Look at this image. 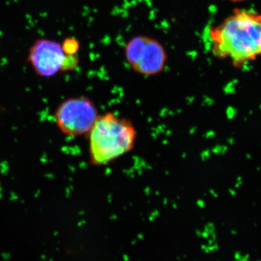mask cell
<instances>
[{
	"label": "cell",
	"mask_w": 261,
	"mask_h": 261,
	"mask_svg": "<svg viewBox=\"0 0 261 261\" xmlns=\"http://www.w3.org/2000/svg\"><path fill=\"white\" fill-rule=\"evenodd\" d=\"M207 36L216 58L240 68L261 57V14L235 9L221 23L210 25Z\"/></svg>",
	"instance_id": "1"
},
{
	"label": "cell",
	"mask_w": 261,
	"mask_h": 261,
	"mask_svg": "<svg viewBox=\"0 0 261 261\" xmlns=\"http://www.w3.org/2000/svg\"><path fill=\"white\" fill-rule=\"evenodd\" d=\"M88 135L90 159L95 166H106L125 155L137 140L133 123L113 113L99 116Z\"/></svg>",
	"instance_id": "2"
},
{
	"label": "cell",
	"mask_w": 261,
	"mask_h": 261,
	"mask_svg": "<svg viewBox=\"0 0 261 261\" xmlns=\"http://www.w3.org/2000/svg\"><path fill=\"white\" fill-rule=\"evenodd\" d=\"M124 55L130 68L145 76L161 73L168 61L164 46L154 38L145 35L132 37L125 46Z\"/></svg>",
	"instance_id": "3"
},
{
	"label": "cell",
	"mask_w": 261,
	"mask_h": 261,
	"mask_svg": "<svg viewBox=\"0 0 261 261\" xmlns=\"http://www.w3.org/2000/svg\"><path fill=\"white\" fill-rule=\"evenodd\" d=\"M97 108L88 97L70 98L57 109V124L65 135L78 137L89 134L99 117Z\"/></svg>",
	"instance_id": "4"
},
{
	"label": "cell",
	"mask_w": 261,
	"mask_h": 261,
	"mask_svg": "<svg viewBox=\"0 0 261 261\" xmlns=\"http://www.w3.org/2000/svg\"><path fill=\"white\" fill-rule=\"evenodd\" d=\"M65 54L61 44L50 39L36 41L29 50V61L37 75L51 77L61 70Z\"/></svg>",
	"instance_id": "5"
},
{
	"label": "cell",
	"mask_w": 261,
	"mask_h": 261,
	"mask_svg": "<svg viewBox=\"0 0 261 261\" xmlns=\"http://www.w3.org/2000/svg\"><path fill=\"white\" fill-rule=\"evenodd\" d=\"M61 46L65 55H76L80 48V42L73 37L65 39Z\"/></svg>",
	"instance_id": "6"
},
{
	"label": "cell",
	"mask_w": 261,
	"mask_h": 261,
	"mask_svg": "<svg viewBox=\"0 0 261 261\" xmlns=\"http://www.w3.org/2000/svg\"><path fill=\"white\" fill-rule=\"evenodd\" d=\"M80 62V58L76 55H65L62 64L61 71H70L74 70Z\"/></svg>",
	"instance_id": "7"
},
{
	"label": "cell",
	"mask_w": 261,
	"mask_h": 261,
	"mask_svg": "<svg viewBox=\"0 0 261 261\" xmlns=\"http://www.w3.org/2000/svg\"><path fill=\"white\" fill-rule=\"evenodd\" d=\"M242 257H243V255H242L241 252L239 251L235 252L234 258L237 260H241Z\"/></svg>",
	"instance_id": "8"
},
{
	"label": "cell",
	"mask_w": 261,
	"mask_h": 261,
	"mask_svg": "<svg viewBox=\"0 0 261 261\" xmlns=\"http://www.w3.org/2000/svg\"><path fill=\"white\" fill-rule=\"evenodd\" d=\"M250 254H245V255H243V257H242L241 260L240 261H248L250 260Z\"/></svg>",
	"instance_id": "9"
},
{
	"label": "cell",
	"mask_w": 261,
	"mask_h": 261,
	"mask_svg": "<svg viewBox=\"0 0 261 261\" xmlns=\"http://www.w3.org/2000/svg\"><path fill=\"white\" fill-rule=\"evenodd\" d=\"M225 1L232 2V3H243V2L246 1V0H225Z\"/></svg>",
	"instance_id": "10"
},
{
	"label": "cell",
	"mask_w": 261,
	"mask_h": 261,
	"mask_svg": "<svg viewBox=\"0 0 261 261\" xmlns=\"http://www.w3.org/2000/svg\"><path fill=\"white\" fill-rule=\"evenodd\" d=\"M245 157H246V159L248 160L252 159V154L250 153H247L246 154H245Z\"/></svg>",
	"instance_id": "11"
},
{
	"label": "cell",
	"mask_w": 261,
	"mask_h": 261,
	"mask_svg": "<svg viewBox=\"0 0 261 261\" xmlns=\"http://www.w3.org/2000/svg\"><path fill=\"white\" fill-rule=\"evenodd\" d=\"M243 181H238V184L236 185L237 188H238V187H240L242 185H243Z\"/></svg>",
	"instance_id": "12"
},
{
	"label": "cell",
	"mask_w": 261,
	"mask_h": 261,
	"mask_svg": "<svg viewBox=\"0 0 261 261\" xmlns=\"http://www.w3.org/2000/svg\"><path fill=\"white\" fill-rule=\"evenodd\" d=\"M255 170H256V171H257V172H260V171H261L260 166H257L256 168H255Z\"/></svg>",
	"instance_id": "13"
},
{
	"label": "cell",
	"mask_w": 261,
	"mask_h": 261,
	"mask_svg": "<svg viewBox=\"0 0 261 261\" xmlns=\"http://www.w3.org/2000/svg\"><path fill=\"white\" fill-rule=\"evenodd\" d=\"M231 195H236V192L234 190H231Z\"/></svg>",
	"instance_id": "14"
},
{
	"label": "cell",
	"mask_w": 261,
	"mask_h": 261,
	"mask_svg": "<svg viewBox=\"0 0 261 261\" xmlns=\"http://www.w3.org/2000/svg\"><path fill=\"white\" fill-rule=\"evenodd\" d=\"M252 205H253V206H256V203H255V202H253V204H252Z\"/></svg>",
	"instance_id": "15"
},
{
	"label": "cell",
	"mask_w": 261,
	"mask_h": 261,
	"mask_svg": "<svg viewBox=\"0 0 261 261\" xmlns=\"http://www.w3.org/2000/svg\"><path fill=\"white\" fill-rule=\"evenodd\" d=\"M254 226H255V227H257V224H254Z\"/></svg>",
	"instance_id": "16"
},
{
	"label": "cell",
	"mask_w": 261,
	"mask_h": 261,
	"mask_svg": "<svg viewBox=\"0 0 261 261\" xmlns=\"http://www.w3.org/2000/svg\"><path fill=\"white\" fill-rule=\"evenodd\" d=\"M257 260V261H261V259H260V258L256 259V260Z\"/></svg>",
	"instance_id": "17"
}]
</instances>
